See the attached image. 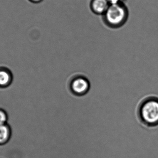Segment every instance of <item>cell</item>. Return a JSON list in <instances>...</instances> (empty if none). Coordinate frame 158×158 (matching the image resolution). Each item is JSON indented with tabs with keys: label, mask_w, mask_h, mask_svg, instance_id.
I'll return each instance as SVG.
<instances>
[{
	"label": "cell",
	"mask_w": 158,
	"mask_h": 158,
	"mask_svg": "<svg viewBox=\"0 0 158 158\" xmlns=\"http://www.w3.org/2000/svg\"><path fill=\"white\" fill-rule=\"evenodd\" d=\"M139 121L148 128L158 126V97L148 95L140 101L137 109Z\"/></svg>",
	"instance_id": "obj_1"
},
{
	"label": "cell",
	"mask_w": 158,
	"mask_h": 158,
	"mask_svg": "<svg viewBox=\"0 0 158 158\" xmlns=\"http://www.w3.org/2000/svg\"><path fill=\"white\" fill-rule=\"evenodd\" d=\"M129 10L124 3L110 5L104 13L103 19L106 25L113 28L123 26L129 17Z\"/></svg>",
	"instance_id": "obj_2"
},
{
	"label": "cell",
	"mask_w": 158,
	"mask_h": 158,
	"mask_svg": "<svg viewBox=\"0 0 158 158\" xmlns=\"http://www.w3.org/2000/svg\"><path fill=\"white\" fill-rule=\"evenodd\" d=\"M90 88V84L88 79L83 76H77L71 80L69 88L73 94L81 96L86 94Z\"/></svg>",
	"instance_id": "obj_3"
},
{
	"label": "cell",
	"mask_w": 158,
	"mask_h": 158,
	"mask_svg": "<svg viewBox=\"0 0 158 158\" xmlns=\"http://www.w3.org/2000/svg\"><path fill=\"white\" fill-rule=\"evenodd\" d=\"M107 0H91L90 8L94 14L103 15L109 6Z\"/></svg>",
	"instance_id": "obj_4"
},
{
	"label": "cell",
	"mask_w": 158,
	"mask_h": 158,
	"mask_svg": "<svg viewBox=\"0 0 158 158\" xmlns=\"http://www.w3.org/2000/svg\"><path fill=\"white\" fill-rule=\"evenodd\" d=\"M10 136L9 128L6 125H0V145H3L7 143Z\"/></svg>",
	"instance_id": "obj_5"
},
{
	"label": "cell",
	"mask_w": 158,
	"mask_h": 158,
	"mask_svg": "<svg viewBox=\"0 0 158 158\" xmlns=\"http://www.w3.org/2000/svg\"><path fill=\"white\" fill-rule=\"evenodd\" d=\"M10 81V76L7 72L4 70L0 71V85H6Z\"/></svg>",
	"instance_id": "obj_6"
},
{
	"label": "cell",
	"mask_w": 158,
	"mask_h": 158,
	"mask_svg": "<svg viewBox=\"0 0 158 158\" xmlns=\"http://www.w3.org/2000/svg\"><path fill=\"white\" fill-rule=\"evenodd\" d=\"M6 121V116L3 111L0 110V125H4Z\"/></svg>",
	"instance_id": "obj_7"
},
{
	"label": "cell",
	"mask_w": 158,
	"mask_h": 158,
	"mask_svg": "<svg viewBox=\"0 0 158 158\" xmlns=\"http://www.w3.org/2000/svg\"><path fill=\"white\" fill-rule=\"evenodd\" d=\"M110 5L124 3V0H107Z\"/></svg>",
	"instance_id": "obj_8"
},
{
	"label": "cell",
	"mask_w": 158,
	"mask_h": 158,
	"mask_svg": "<svg viewBox=\"0 0 158 158\" xmlns=\"http://www.w3.org/2000/svg\"><path fill=\"white\" fill-rule=\"evenodd\" d=\"M31 2L34 3H39L42 2L43 0H28Z\"/></svg>",
	"instance_id": "obj_9"
}]
</instances>
